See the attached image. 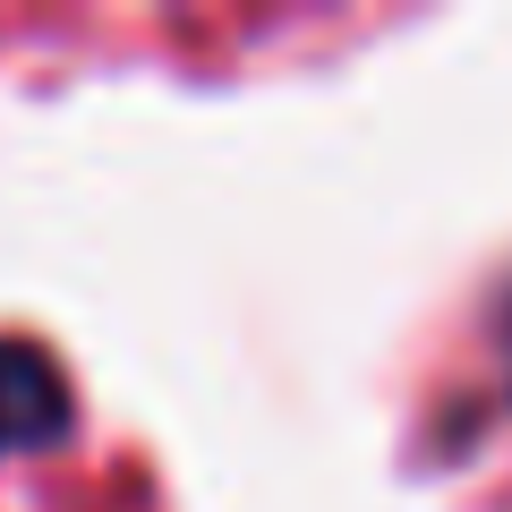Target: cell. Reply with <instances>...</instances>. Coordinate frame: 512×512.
Wrapping results in <instances>:
<instances>
[{
	"label": "cell",
	"instance_id": "cell-1",
	"mask_svg": "<svg viewBox=\"0 0 512 512\" xmlns=\"http://www.w3.org/2000/svg\"><path fill=\"white\" fill-rule=\"evenodd\" d=\"M504 359H512V316H504Z\"/></svg>",
	"mask_w": 512,
	"mask_h": 512
}]
</instances>
